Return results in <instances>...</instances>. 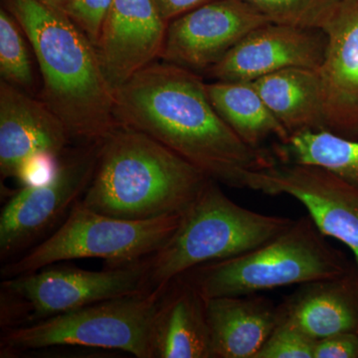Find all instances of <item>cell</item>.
Masks as SVG:
<instances>
[{
  "mask_svg": "<svg viewBox=\"0 0 358 358\" xmlns=\"http://www.w3.org/2000/svg\"><path fill=\"white\" fill-rule=\"evenodd\" d=\"M117 126L162 143L209 178L247 188L252 173L275 164L274 155L244 143L214 108L193 71L155 62L114 91Z\"/></svg>",
  "mask_w": 358,
  "mask_h": 358,
  "instance_id": "1",
  "label": "cell"
},
{
  "mask_svg": "<svg viewBox=\"0 0 358 358\" xmlns=\"http://www.w3.org/2000/svg\"><path fill=\"white\" fill-rule=\"evenodd\" d=\"M36 57L41 100L64 122L73 143L101 145L115 127L114 90L96 47L48 0H3Z\"/></svg>",
  "mask_w": 358,
  "mask_h": 358,
  "instance_id": "2",
  "label": "cell"
},
{
  "mask_svg": "<svg viewBox=\"0 0 358 358\" xmlns=\"http://www.w3.org/2000/svg\"><path fill=\"white\" fill-rule=\"evenodd\" d=\"M210 179L150 136L117 126L100 145L81 202L127 220L183 214Z\"/></svg>",
  "mask_w": 358,
  "mask_h": 358,
  "instance_id": "3",
  "label": "cell"
},
{
  "mask_svg": "<svg viewBox=\"0 0 358 358\" xmlns=\"http://www.w3.org/2000/svg\"><path fill=\"white\" fill-rule=\"evenodd\" d=\"M355 260L329 244L310 216L267 243L182 274L205 299L243 296L343 274Z\"/></svg>",
  "mask_w": 358,
  "mask_h": 358,
  "instance_id": "4",
  "label": "cell"
},
{
  "mask_svg": "<svg viewBox=\"0 0 358 358\" xmlns=\"http://www.w3.org/2000/svg\"><path fill=\"white\" fill-rule=\"evenodd\" d=\"M294 221L245 208L210 179L181 215L173 236L148 257V288H164L197 266L255 249L288 229Z\"/></svg>",
  "mask_w": 358,
  "mask_h": 358,
  "instance_id": "5",
  "label": "cell"
},
{
  "mask_svg": "<svg viewBox=\"0 0 358 358\" xmlns=\"http://www.w3.org/2000/svg\"><path fill=\"white\" fill-rule=\"evenodd\" d=\"M181 215L127 220L91 210L80 200L64 222L41 243L6 263L1 275L8 279L30 274L75 259H103L109 267L145 260L173 236Z\"/></svg>",
  "mask_w": 358,
  "mask_h": 358,
  "instance_id": "6",
  "label": "cell"
},
{
  "mask_svg": "<svg viewBox=\"0 0 358 358\" xmlns=\"http://www.w3.org/2000/svg\"><path fill=\"white\" fill-rule=\"evenodd\" d=\"M164 288L148 289L4 329V350H28L52 346H86L150 358L152 320Z\"/></svg>",
  "mask_w": 358,
  "mask_h": 358,
  "instance_id": "7",
  "label": "cell"
},
{
  "mask_svg": "<svg viewBox=\"0 0 358 358\" xmlns=\"http://www.w3.org/2000/svg\"><path fill=\"white\" fill-rule=\"evenodd\" d=\"M99 148L100 145L68 148L50 181L24 186L4 205L0 214L1 261L8 262L41 243L64 222L91 185Z\"/></svg>",
  "mask_w": 358,
  "mask_h": 358,
  "instance_id": "8",
  "label": "cell"
},
{
  "mask_svg": "<svg viewBox=\"0 0 358 358\" xmlns=\"http://www.w3.org/2000/svg\"><path fill=\"white\" fill-rule=\"evenodd\" d=\"M148 258L103 271L47 266L4 279L2 291L16 296L27 310V324L77 308L148 289ZM26 326V324H25Z\"/></svg>",
  "mask_w": 358,
  "mask_h": 358,
  "instance_id": "9",
  "label": "cell"
},
{
  "mask_svg": "<svg viewBox=\"0 0 358 358\" xmlns=\"http://www.w3.org/2000/svg\"><path fill=\"white\" fill-rule=\"evenodd\" d=\"M248 189L298 200L322 234L345 244L358 265V185L326 167L275 162L252 173Z\"/></svg>",
  "mask_w": 358,
  "mask_h": 358,
  "instance_id": "10",
  "label": "cell"
},
{
  "mask_svg": "<svg viewBox=\"0 0 358 358\" xmlns=\"http://www.w3.org/2000/svg\"><path fill=\"white\" fill-rule=\"evenodd\" d=\"M268 22L244 0H213L169 23L160 59L206 73L248 33Z\"/></svg>",
  "mask_w": 358,
  "mask_h": 358,
  "instance_id": "11",
  "label": "cell"
},
{
  "mask_svg": "<svg viewBox=\"0 0 358 358\" xmlns=\"http://www.w3.org/2000/svg\"><path fill=\"white\" fill-rule=\"evenodd\" d=\"M327 45L324 30L268 22L248 33L206 74L215 81L254 82L289 68L317 70Z\"/></svg>",
  "mask_w": 358,
  "mask_h": 358,
  "instance_id": "12",
  "label": "cell"
},
{
  "mask_svg": "<svg viewBox=\"0 0 358 358\" xmlns=\"http://www.w3.org/2000/svg\"><path fill=\"white\" fill-rule=\"evenodd\" d=\"M169 22L154 0H114L96 49L113 90L160 59Z\"/></svg>",
  "mask_w": 358,
  "mask_h": 358,
  "instance_id": "13",
  "label": "cell"
},
{
  "mask_svg": "<svg viewBox=\"0 0 358 358\" xmlns=\"http://www.w3.org/2000/svg\"><path fill=\"white\" fill-rule=\"evenodd\" d=\"M324 31L327 51L317 73L326 131L358 140V0H343Z\"/></svg>",
  "mask_w": 358,
  "mask_h": 358,
  "instance_id": "14",
  "label": "cell"
},
{
  "mask_svg": "<svg viewBox=\"0 0 358 358\" xmlns=\"http://www.w3.org/2000/svg\"><path fill=\"white\" fill-rule=\"evenodd\" d=\"M73 145L64 122L41 100L0 82V173L15 178L22 162L37 154L62 157Z\"/></svg>",
  "mask_w": 358,
  "mask_h": 358,
  "instance_id": "15",
  "label": "cell"
},
{
  "mask_svg": "<svg viewBox=\"0 0 358 358\" xmlns=\"http://www.w3.org/2000/svg\"><path fill=\"white\" fill-rule=\"evenodd\" d=\"M315 341L339 334H358V265L343 274L300 285L277 305V326Z\"/></svg>",
  "mask_w": 358,
  "mask_h": 358,
  "instance_id": "16",
  "label": "cell"
},
{
  "mask_svg": "<svg viewBox=\"0 0 358 358\" xmlns=\"http://www.w3.org/2000/svg\"><path fill=\"white\" fill-rule=\"evenodd\" d=\"M206 300L183 275L160 298L150 331V358H212Z\"/></svg>",
  "mask_w": 358,
  "mask_h": 358,
  "instance_id": "17",
  "label": "cell"
},
{
  "mask_svg": "<svg viewBox=\"0 0 358 358\" xmlns=\"http://www.w3.org/2000/svg\"><path fill=\"white\" fill-rule=\"evenodd\" d=\"M212 358H256L277 327V305L258 294L206 300Z\"/></svg>",
  "mask_w": 358,
  "mask_h": 358,
  "instance_id": "18",
  "label": "cell"
},
{
  "mask_svg": "<svg viewBox=\"0 0 358 358\" xmlns=\"http://www.w3.org/2000/svg\"><path fill=\"white\" fill-rule=\"evenodd\" d=\"M253 84L289 136L326 131L317 70L289 68L260 78Z\"/></svg>",
  "mask_w": 358,
  "mask_h": 358,
  "instance_id": "19",
  "label": "cell"
},
{
  "mask_svg": "<svg viewBox=\"0 0 358 358\" xmlns=\"http://www.w3.org/2000/svg\"><path fill=\"white\" fill-rule=\"evenodd\" d=\"M214 108L224 122L247 145L261 148L275 136L280 143L289 134L272 114L253 82L214 81L207 83Z\"/></svg>",
  "mask_w": 358,
  "mask_h": 358,
  "instance_id": "20",
  "label": "cell"
},
{
  "mask_svg": "<svg viewBox=\"0 0 358 358\" xmlns=\"http://www.w3.org/2000/svg\"><path fill=\"white\" fill-rule=\"evenodd\" d=\"M275 155L282 162L326 167L358 185V140L327 131H301L280 143Z\"/></svg>",
  "mask_w": 358,
  "mask_h": 358,
  "instance_id": "21",
  "label": "cell"
},
{
  "mask_svg": "<svg viewBox=\"0 0 358 358\" xmlns=\"http://www.w3.org/2000/svg\"><path fill=\"white\" fill-rule=\"evenodd\" d=\"M22 28L6 8L0 10L1 81L29 92L34 85L31 59Z\"/></svg>",
  "mask_w": 358,
  "mask_h": 358,
  "instance_id": "22",
  "label": "cell"
},
{
  "mask_svg": "<svg viewBox=\"0 0 358 358\" xmlns=\"http://www.w3.org/2000/svg\"><path fill=\"white\" fill-rule=\"evenodd\" d=\"M271 22L324 30L343 0H244Z\"/></svg>",
  "mask_w": 358,
  "mask_h": 358,
  "instance_id": "23",
  "label": "cell"
},
{
  "mask_svg": "<svg viewBox=\"0 0 358 358\" xmlns=\"http://www.w3.org/2000/svg\"><path fill=\"white\" fill-rule=\"evenodd\" d=\"M315 339L292 327H275L256 358H313Z\"/></svg>",
  "mask_w": 358,
  "mask_h": 358,
  "instance_id": "24",
  "label": "cell"
},
{
  "mask_svg": "<svg viewBox=\"0 0 358 358\" xmlns=\"http://www.w3.org/2000/svg\"><path fill=\"white\" fill-rule=\"evenodd\" d=\"M113 1L114 0H69L63 10L96 47Z\"/></svg>",
  "mask_w": 358,
  "mask_h": 358,
  "instance_id": "25",
  "label": "cell"
},
{
  "mask_svg": "<svg viewBox=\"0 0 358 358\" xmlns=\"http://www.w3.org/2000/svg\"><path fill=\"white\" fill-rule=\"evenodd\" d=\"M60 157L46 152L32 155L22 162L15 178L23 187L44 185L57 173Z\"/></svg>",
  "mask_w": 358,
  "mask_h": 358,
  "instance_id": "26",
  "label": "cell"
},
{
  "mask_svg": "<svg viewBox=\"0 0 358 358\" xmlns=\"http://www.w3.org/2000/svg\"><path fill=\"white\" fill-rule=\"evenodd\" d=\"M313 358H358V334H339L315 341Z\"/></svg>",
  "mask_w": 358,
  "mask_h": 358,
  "instance_id": "27",
  "label": "cell"
},
{
  "mask_svg": "<svg viewBox=\"0 0 358 358\" xmlns=\"http://www.w3.org/2000/svg\"><path fill=\"white\" fill-rule=\"evenodd\" d=\"M210 1L213 0H154L162 17L169 23L174 18Z\"/></svg>",
  "mask_w": 358,
  "mask_h": 358,
  "instance_id": "28",
  "label": "cell"
},
{
  "mask_svg": "<svg viewBox=\"0 0 358 358\" xmlns=\"http://www.w3.org/2000/svg\"><path fill=\"white\" fill-rule=\"evenodd\" d=\"M48 1L52 2V3L56 4V6H60V7H64L66 4H67V2L69 1V0H48Z\"/></svg>",
  "mask_w": 358,
  "mask_h": 358,
  "instance_id": "29",
  "label": "cell"
}]
</instances>
